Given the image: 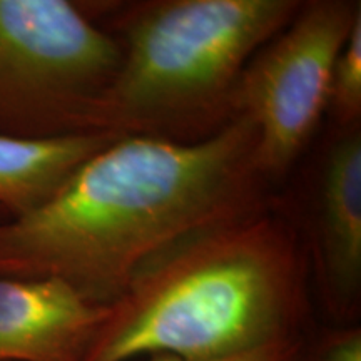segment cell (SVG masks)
<instances>
[{"mask_svg": "<svg viewBox=\"0 0 361 361\" xmlns=\"http://www.w3.org/2000/svg\"><path fill=\"white\" fill-rule=\"evenodd\" d=\"M2 219H6V216H4L2 211H0V221H2Z\"/></svg>", "mask_w": 361, "mask_h": 361, "instance_id": "7c38bea8", "label": "cell"}, {"mask_svg": "<svg viewBox=\"0 0 361 361\" xmlns=\"http://www.w3.org/2000/svg\"><path fill=\"white\" fill-rule=\"evenodd\" d=\"M303 345H305V340L303 338H300V340L279 343V345L268 346V348L252 351V353L236 356V358L223 360V361H298ZM149 361H186V360L162 355V356H152Z\"/></svg>", "mask_w": 361, "mask_h": 361, "instance_id": "8fae6325", "label": "cell"}, {"mask_svg": "<svg viewBox=\"0 0 361 361\" xmlns=\"http://www.w3.org/2000/svg\"><path fill=\"white\" fill-rule=\"evenodd\" d=\"M268 183L245 114L197 142L117 137L37 209L0 221V278L56 279L109 306L176 239L268 204Z\"/></svg>", "mask_w": 361, "mask_h": 361, "instance_id": "6da1fadb", "label": "cell"}, {"mask_svg": "<svg viewBox=\"0 0 361 361\" xmlns=\"http://www.w3.org/2000/svg\"><path fill=\"white\" fill-rule=\"evenodd\" d=\"M353 0H311L247 62L234 107L258 130V162L268 180L288 173L328 109L333 67L355 20Z\"/></svg>", "mask_w": 361, "mask_h": 361, "instance_id": "5b68a950", "label": "cell"}, {"mask_svg": "<svg viewBox=\"0 0 361 361\" xmlns=\"http://www.w3.org/2000/svg\"><path fill=\"white\" fill-rule=\"evenodd\" d=\"M306 263L271 202L176 239L134 273L84 361H223L303 338Z\"/></svg>", "mask_w": 361, "mask_h": 361, "instance_id": "7a4b0ae2", "label": "cell"}, {"mask_svg": "<svg viewBox=\"0 0 361 361\" xmlns=\"http://www.w3.org/2000/svg\"><path fill=\"white\" fill-rule=\"evenodd\" d=\"M328 107L341 128L360 124L361 116V16L338 54L329 85Z\"/></svg>", "mask_w": 361, "mask_h": 361, "instance_id": "9c48e42d", "label": "cell"}, {"mask_svg": "<svg viewBox=\"0 0 361 361\" xmlns=\"http://www.w3.org/2000/svg\"><path fill=\"white\" fill-rule=\"evenodd\" d=\"M341 129L319 169L314 250L324 305L346 323L361 291V134L360 124Z\"/></svg>", "mask_w": 361, "mask_h": 361, "instance_id": "8992f818", "label": "cell"}, {"mask_svg": "<svg viewBox=\"0 0 361 361\" xmlns=\"http://www.w3.org/2000/svg\"><path fill=\"white\" fill-rule=\"evenodd\" d=\"M298 361H361L360 326H338L316 338L308 348H301Z\"/></svg>", "mask_w": 361, "mask_h": 361, "instance_id": "30bf717a", "label": "cell"}, {"mask_svg": "<svg viewBox=\"0 0 361 361\" xmlns=\"http://www.w3.org/2000/svg\"><path fill=\"white\" fill-rule=\"evenodd\" d=\"M106 311L56 279L0 278V361H84Z\"/></svg>", "mask_w": 361, "mask_h": 361, "instance_id": "52a82bcc", "label": "cell"}, {"mask_svg": "<svg viewBox=\"0 0 361 361\" xmlns=\"http://www.w3.org/2000/svg\"><path fill=\"white\" fill-rule=\"evenodd\" d=\"M300 0H156L117 22L121 64L94 130L197 142L233 117L247 62L290 24Z\"/></svg>", "mask_w": 361, "mask_h": 361, "instance_id": "3957f363", "label": "cell"}, {"mask_svg": "<svg viewBox=\"0 0 361 361\" xmlns=\"http://www.w3.org/2000/svg\"><path fill=\"white\" fill-rule=\"evenodd\" d=\"M121 47L67 0H0V135L94 134Z\"/></svg>", "mask_w": 361, "mask_h": 361, "instance_id": "277c9868", "label": "cell"}, {"mask_svg": "<svg viewBox=\"0 0 361 361\" xmlns=\"http://www.w3.org/2000/svg\"><path fill=\"white\" fill-rule=\"evenodd\" d=\"M117 135L94 133L54 139L0 135V211L27 214L52 197L72 173Z\"/></svg>", "mask_w": 361, "mask_h": 361, "instance_id": "ba28073f", "label": "cell"}]
</instances>
